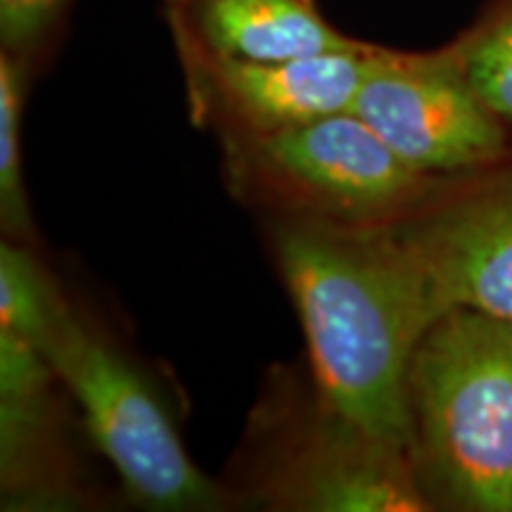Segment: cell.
<instances>
[{
    "label": "cell",
    "mask_w": 512,
    "mask_h": 512,
    "mask_svg": "<svg viewBox=\"0 0 512 512\" xmlns=\"http://www.w3.org/2000/svg\"><path fill=\"white\" fill-rule=\"evenodd\" d=\"M377 46L278 62L181 57L197 121L226 136H264L349 112Z\"/></svg>",
    "instance_id": "obj_6"
},
{
    "label": "cell",
    "mask_w": 512,
    "mask_h": 512,
    "mask_svg": "<svg viewBox=\"0 0 512 512\" xmlns=\"http://www.w3.org/2000/svg\"><path fill=\"white\" fill-rule=\"evenodd\" d=\"M351 112L422 176L475 169L505 150L501 119L472 91L451 46L437 53L377 46Z\"/></svg>",
    "instance_id": "obj_5"
},
{
    "label": "cell",
    "mask_w": 512,
    "mask_h": 512,
    "mask_svg": "<svg viewBox=\"0 0 512 512\" xmlns=\"http://www.w3.org/2000/svg\"><path fill=\"white\" fill-rule=\"evenodd\" d=\"M27 67V60L0 50V221L5 235H27L31 230L19 150Z\"/></svg>",
    "instance_id": "obj_12"
},
{
    "label": "cell",
    "mask_w": 512,
    "mask_h": 512,
    "mask_svg": "<svg viewBox=\"0 0 512 512\" xmlns=\"http://www.w3.org/2000/svg\"><path fill=\"white\" fill-rule=\"evenodd\" d=\"M69 309L55 292L48 275L27 249L12 240L0 245V330L29 339L41 347Z\"/></svg>",
    "instance_id": "obj_10"
},
{
    "label": "cell",
    "mask_w": 512,
    "mask_h": 512,
    "mask_svg": "<svg viewBox=\"0 0 512 512\" xmlns=\"http://www.w3.org/2000/svg\"><path fill=\"white\" fill-rule=\"evenodd\" d=\"M451 48L486 110L512 124V0L498 5Z\"/></svg>",
    "instance_id": "obj_11"
},
{
    "label": "cell",
    "mask_w": 512,
    "mask_h": 512,
    "mask_svg": "<svg viewBox=\"0 0 512 512\" xmlns=\"http://www.w3.org/2000/svg\"><path fill=\"white\" fill-rule=\"evenodd\" d=\"M396 233L418 261L439 316L467 309L512 320V176Z\"/></svg>",
    "instance_id": "obj_7"
},
{
    "label": "cell",
    "mask_w": 512,
    "mask_h": 512,
    "mask_svg": "<svg viewBox=\"0 0 512 512\" xmlns=\"http://www.w3.org/2000/svg\"><path fill=\"white\" fill-rule=\"evenodd\" d=\"M297 456L273 477V498L299 510L387 512L422 510L408 477L406 453L380 444L325 408V425L309 434Z\"/></svg>",
    "instance_id": "obj_8"
},
{
    "label": "cell",
    "mask_w": 512,
    "mask_h": 512,
    "mask_svg": "<svg viewBox=\"0 0 512 512\" xmlns=\"http://www.w3.org/2000/svg\"><path fill=\"white\" fill-rule=\"evenodd\" d=\"M178 57L278 62L356 50L323 17L316 0H164Z\"/></svg>",
    "instance_id": "obj_9"
},
{
    "label": "cell",
    "mask_w": 512,
    "mask_h": 512,
    "mask_svg": "<svg viewBox=\"0 0 512 512\" xmlns=\"http://www.w3.org/2000/svg\"><path fill=\"white\" fill-rule=\"evenodd\" d=\"M79 403L93 444L133 501L155 510H204L221 494L192 463L174 422L117 349L64 313L38 347Z\"/></svg>",
    "instance_id": "obj_3"
},
{
    "label": "cell",
    "mask_w": 512,
    "mask_h": 512,
    "mask_svg": "<svg viewBox=\"0 0 512 512\" xmlns=\"http://www.w3.org/2000/svg\"><path fill=\"white\" fill-rule=\"evenodd\" d=\"M413 441L467 508L512 512V320L451 309L408 375Z\"/></svg>",
    "instance_id": "obj_2"
},
{
    "label": "cell",
    "mask_w": 512,
    "mask_h": 512,
    "mask_svg": "<svg viewBox=\"0 0 512 512\" xmlns=\"http://www.w3.org/2000/svg\"><path fill=\"white\" fill-rule=\"evenodd\" d=\"M275 254L323 406L406 453L413 446L411 361L439 318L418 261L396 230L318 219L283 223Z\"/></svg>",
    "instance_id": "obj_1"
},
{
    "label": "cell",
    "mask_w": 512,
    "mask_h": 512,
    "mask_svg": "<svg viewBox=\"0 0 512 512\" xmlns=\"http://www.w3.org/2000/svg\"><path fill=\"white\" fill-rule=\"evenodd\" d=\"M67 0H0V43L29 62L60 22Z\"/></svg>",
    "instance_id": "obj_13"
},
{
    "label": "cell",
    "mask_w": 512,
    "mask_h": 512,
    "mask_svg": "<svg viewBox=\"0 0 512 512\" xmlns=\"http://www.w3.org/2000/svg\"><path fill=\"white\" fill-rule=\"evenodd\" d=\"M223 143L240 188L292 209L297 219L375 226L425 181L351 110Z\"/></svg>",
    "instance_id": "obj_4"
}]
</instances>
